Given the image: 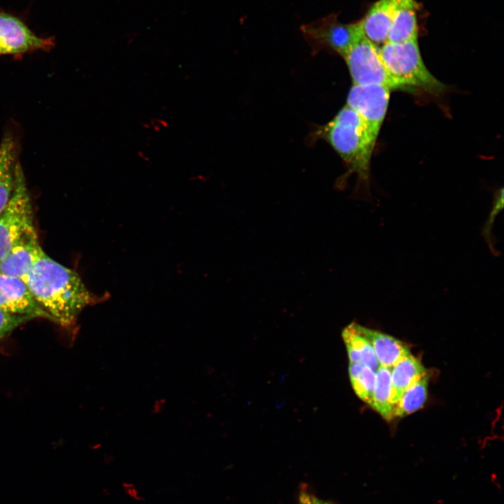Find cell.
<instances>
[{
	"label": "cell",
	"instance_id": "1",
	"mask_svg": "<svg viewBox=\"0 0 504 504\" xmlns=\"http://www.w3.org/2000/svg\"><path fill=\"white\" fill-rule=\"evenodd\" d=\"M24 282L49 320L64 327L75 324L80 312L94 302L80 276L49 257L45 251Z\"/></svg>",
	"mask_w": 504,
	"mask_h": 504
},
{
	"label": "cell",
	"instance_id": "2",
	"mask_svg": "<svg viewBox=\"0 0 504 504\" xmlns=\"http://www.w3.org/2000/svg\"><path fill=\"white\" fill-rule=\"evenodd\" d=\"M318 134L346 164L348 174H357L359 184L368 186L370 160L377 136L361 116L346 105L319 130Z\"/></svg>",
	"mask_w": 504,
	"mask_h": 504
},
{
	"label": "cell",
	"instance_id": "3",
	"mask_svg": "<svg viewBox=\"0 0 504 504\" xmlns=\"http://www.w3.org/2000/svg\"><path fill=\"white\" fill-rule=\"evenodd\" d=\"M381 55L391 88H420L431 93L441 92L444 85L428 70L417 40L402 43L386 42Z\"/></svg>",
	"mask_w": 504,
	"mask_h": 504
},
{
	"label": "cell",
	"instance_id": "4",
	"mask_svg": "<svg viewBox=\"0 0 504 504\" xmlns=\"http://www.w3.org/2000/svg\"><path fill=\"white\" fill-rule=\"evenodd\" d=\"M34 229L31 201L18 162L11 197L0 212V260L26 233Z\"/></svg>",
	"mask_w": 504,
	"mask_h": 504
},
{
	"label": "cell",
	"instance_id": "5",
	"mask_svg": "<svg viewBox=\"0 0 504 504\" xmlns=\"http://www.w3.org/2000/svg\"><path fill=\"white\" fill-rule=\"evenodd\" d=\"M300 30L314 51L326 49L342 57L364 37L360 21L342 24L335 13L304 24Z\"/></svg>",
	"mask_w": 504,
	"mask_h": 504
},
{
	"label": "cell",
	"instance_id": "6",
	"mask_svg": "<svg viewBox=\"0 0 504 504\" xmlns=\"http://www.w3.org/2000/svg\"><path fill=\"white\" fill-rule=\"evenodd\" d=\"M342 57L347 64L354 85H383L392 89L378 46L363 37Z\"/></svg>",
	"mask_w": 504,
	"mask_h": 504
},
{
	"label": "cell",
	"instance_id": "7",
	"mask_svg": "<svg viewBox=\"0 0 504 504\" xmlns=\"http://www.w3.org/2000/svg\"><path fill=\"white\" fill-rule=\"evenodd\" d=\"M390 90L383 85H354L348 94L347 106L361 116L377 136L386 113Z\"/></svg>",
	"mask_w": 504,
	"mask_h": 504
},
{
	"label": "cell",
	"instance_id": "8",
	"mask_svg": "<svg viewBox=\"0 0 504 504\" xmlns=\"http://www.w3.org/2000/svg\"><path fill=\"white\" fill-rule=\"evenodd\" d=\"M53 46L51 38L36 36L18 18L0 13V55L48 50Z\"/></svg>",
	"mask_w": 504,
	"mask_h": 504
},
{
	"label": "cell",
	"instance_id": "9",
	"mask_svg": "<svg viewBox=\"0 0 504 504\" xmlns=\"http://www.w3.org/2000/svg\"><path fill=\"white\" fill-rule=\"evenodd\" d=\"M0 309L12 314L49 319L22 279L0 272Z\"/></svg>",
	"mask_w": 504,
	"mask_h": 504
},
{
	"label": "cell",
	"instance_id": "10",
	"mask_svg": "<svg viewBox=\"0 0 504 504\" xmlns=\"http://www.w3.org/2000/svg\"><path fill=\"white\" fill-rule=\"evenodd\" d=\"M36 229L26 233L0 260V272L25 281L43 253Z\"/></svg>",
	"mask_w": 504,
	"mask_h": 504
},
{
	"label": "cell",
	"instance_id": "11",
	"mask_svg": "<svg viewBox=\"0 0 504 504\" xmlns=\"http://www.w3.org/2000/svg\"><path fill=\"white\" fill-rule=\"evenodd\" d=\"M400 0H379L360 20L364 37L375 44L387 42L389 29Z\"/></svg>",
	"mask_w": 504,
	"mask_h": 504
},
{
	"label": "cell",
	"instance_id": "12",
	"mask_svg": "<svg viewBox=\"0 0 504 504\" xmlns=\"http://www.w3.org/2000/svg\"><path fill=\"white\" fill-rule=\"evenodd\" d=\"M354 325L356 330L371 344L380 366L391 368L411 354L408 346L396 337L355 322Z\"/></svg>",
	"mask_w": 504,
	"mask_h": 504
},
{
	"label": "cell",
	"instance_id": "13",
	"mask_svg": "<svg viewBox=\"0 0 504 504\" xmlns=\"http://www.w3.org/2000/svg\"><path fill=\"white\" fill-rule=\"evenodd\" d=\"M18 162L15 141L11 134H5L0 142V212L11 197Z\"/></svg>",
	"mask_w": 504,
	"mask_h": 504
},
{
	"label": "cell",
	"instance_id": "14",
	"mask_svg": "<svg viewBox=\"0 0 504 504\" xmlns=\"http://www.w3.org/2000/svg\"><path fill=\"white\" fill-rule=\"evenodd\" d=\"M416 8L415 0H400L392 20L387 42L402 43L417 40Z\"/></svg>",
	"mask_w": 504,
	"mask_h": 504
},
{
	"label": "cell",
	"instance_id": "15",
	"mask_svg": "<svg viewBox=\"0 0 504 504\" xmlns=\"http://www.w3.org/2000/svg\"><path fill=\"white\" fill-rule=\"evenodd\" d=\"M426 373L424 365L412 354L391 368V400L393 407L403 393Z\"/></svg>",
	"mask_w": 504,
	"mask_h": 504
},
{
	"label": "cell",
	"instance_id": "16",
	"mask_svg": "<svg viewBox=\"0 0 504 504\" xmlns=\"http://www.w3.org/2000/svg\"><path fill=\"white\" fill-rule=\"evenodd\" d=\"M342 336L347 349L349 363H360L376 372L380 365L374 350L369 342L356 330L354 322L343 329Z\"/></svg>",
	"mask_w": 504,
	"mask_h": 504
},
{
	"label": "cell",
	"instance_id": "17",
	"mask_svg": "<svg viewBox=\"0 0 504 504\" xmlns=\"http://www.w3.org/2000/svg\"><path fill=\"white\" fill-rule=\"evenodd\" d=\"M391 368L379 366L376 371L375 385L370 406L384 419L393 417Z\"/></svg>",
	"mask_w": 504,
	"mask_h": 504
},
{
	"label": "cell",
	"instance_id": "18",
	"mask_svg": "<svg viewBox=\"0 0 504 504\" xmlns=\"http://www.w3.org/2000/svg\"><path fill=\"white\" fill-rule=\"evenodd\" d=\"M428 379L426 373L403 393L393 407V418L407 416L422 407L427 397Z\"/></svg>",
	"mask_w": 504,
	"mask_h": 504
},
{
	"label": "cell",
	"instance_id": "19",
	"mask_svg": "<svg viewBox=\"0 0 504 504\" xmlns=\"http://www.w3.org/2000/svg\"><path fill=\"white\" fill-rule=\"evenodd\" d=\"M376 379V372L370 368L363 365L360 374L355 378L350 379L352 388L365 402L370 405Z\"/></svg>",
	"mask_w": 504,
	"mask_h": 504
},
{
	"label": "cell",
	"instance_id": "20",
	"mask_svg": "<svg viewBox=\"0 0 504 504\" xmlns=\"http://www.w3.org/2000/svg\"><path fill=\"white\" fill-rule=\"evenodd\" d=\"M503 190L501 188L495 195V198L493 203L491 211L489 215L486 222L485 223L482 230V236L486 241L491 251L494 252L493 249V239L492 235V225L495 220V216L498 213L503 209Z\"/></svg>",
	"mask_w": 504,
	"mask_h": 504
},
{
	"label": "cell",
	"instance_id": "21",
	"mask_svg": "<svg viewBox=\"0 0 504 504\" xmlns=\"http://www.w3.org/2000/svg\"><path fill=\"white\" fill-rule=\"evenodd\" d=\"M34 319L24 315L12 314L0 309V340L9 335L17 328Z\"/></svg>",
	"mask_w": 504,
	"mask_h": 504
},
{
	"label": "cell",
	"instance_id": "22",
	"mask_svg": "<svg viewBox=\"0 0 504 504\" xmlns=\"http://www.w3.org/2000/svg\"><path fill=\"white\" fill-rule=\"evenodd\" d=\"M298 504H333L324 500L307 492H302L299 496Z\"/></svg>",
	"mask_w": 504,
	"mask_h": 504
},
{
	"label": "cell",
	"instance_id": "23",
	"mask_svg": "<svg viewBox=\"0 0 504 504\" xmlns=\"http://www.w3.org/2000/svg\"><path fill=\"white\" fill-rule=\"evenodd\" d=\"M148 123L150 129H152L155 132H159L169 127L168 121L160 117L151 118Z\"/></svg>",
	"mask_w": 504,
	"mask_h": 504
},
{
	"label": "cell",
	"instance_id": "24",
	"mask_svg": "<svg viewBox=\"0 0 504 504\" xmlns=\"http://www.w3.org/2000/svg\"><path fill=\"white\" fill-rule=\"evenodd\" d=\"M138 157L144 162H149L150 161V158L146 155L143 151L139 150L138 151Z\"/></svg>",
	"mask_w": 504,
	"mask_h": 504
}]
</instances>
